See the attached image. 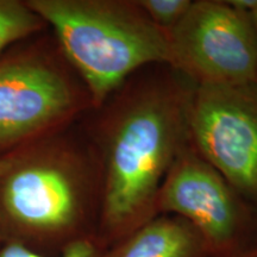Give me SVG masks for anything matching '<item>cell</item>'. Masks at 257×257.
Listing matches in <instances>:
<instances>
[{
	"mask_svg": "<svg viewBox=\"0 0 257 257\" xmlns=\"http://www.w3.org/2000/svg\"><path fill=\"white\" fill-rule=\"evenodd\" d=\"M195 87L169 64H153L81 119L101 166L96 240L105 249L157 216L161 185L191 142Z\"/></svg>",
	"mask_w": 257,
	"mask_h": 257,
	"instance_id": "6da1fadb",
	"label": "cell"
},
{
	"mask_svg": "<svg viewBox=\"0 0 257 257\" xmlns=\"http://www.w3.org/2000/svg\"><path fill=\"white\" fill-rule=\"evenodd\" d=\"M0 243L55 257L96 238L102 199L98 154L81 120L4 156Z\"/></svg>",
	"mask_w": 257,
	"mask_h": 257,
	"instance_id": "7a4b0ae2",
	"label": "cell"
},
{
	"mask_svg": "<svg viewBox=\"0 0 257 257\" xmlns=\"http://www.w3.org/2000/svg\"><path fill=\"white\" fill-rule=\"evenodd\" d=\"M98 108L138 70L170 64L168 40L137 0H27Z\"/></svg>",
	"mask_w": 257,
	"mask_h": 257,
	"instance_id": "3957f363",
	"label": "cell"
},
{
	"mask_svg": "<svg viewBox=\"0 0 257 257\" xmlns=\"http://www.w3.org/2000/svg\"><path fill=\"white\" fill-rule=\"evenodd\" d=\"M89 93L49 29L0 55V157L78 123Z\"/></svg>",
	"mask_w": 257,
	"mask_h": 257,
	"instance_id": "277c9868",
	"label": "cell"
},
{
	"mask_svg": "<svg viewBox=\"0 0 257 257\" xmlns=\"http://www.w3.org/2000/svg\"><path fill=\"white\" fill-rule=\"evenodd\" d=\"M156 212L184 218L210 257H232L257 243V207L246 201L192 142L179 154L157 194Z\"/></svg>",
	"mask_w": 257,
	"mask_h": 257,
	"instance_id": "5b68a950",
	"label": "cell"
},
{
	"mask_svg": "<svg viewBox=\"0 0 257 257\" xmlns=\"http://www.w3.org/2000/svg\"><path fill=\"white\" fill-rule=\"evenodd\" d=\"M166 35L169 66L195 86L255 83L257 38L251 14L231 0H193Z\"/></svg>",
	"mask_w": 257,
	"mask_h": 257,
	"instance_id": "8992f818",
	"label": "cell"
},
{
	"mask_svg": "<svg viewBox=\"0 0 257 257\" xmlns=\"http://www.w3.org/2000/svg\"><path fill=\"white\" fill-rule=\"evenodd\" d=\"M191 142L230 185L257 207V86H197Z\"/></svg>",
	"mask_w": 257,
	"mask_h": 257,
	"instance_id": "52a82bcc",
	"label": "cell"
},
{
	"mask_svg": "<svg viewBox=\"0 0 257 257\" xmlns=\"http://www.w3.org/2000/svg\"><path fill=\"white\" fill-rule=\"evenodd\" d=\"M102 257H210V253L187 220L159 214L106 248Z\"/></svg>",
	"mask_w": 257,
	"mask_h": 257,
	"instance_id": "ba28073f",
	"label": "cell"
},
{
	"mask_svg": "<svg viewBox=\"0 0 257 257\" xmlns=\"http://www.w3.org/2000/svg\"><path fill=\"white\" fill-rule=\"evenodd\" d=\"M48 29L27 0H0V55L18 42Z\"/></svg>",
	"mask_w": 257,
	"mask_h": 257,
	"instance_id": "9c48e42d",
	"label": "cell"
},
{
	"mask_svg": "<svg viewBox=\"0 0 257 257\" xmlns=\"http://www.w3.org/2000/svg\"><path fill=\"white\" fill-rule=\"evenodd\" d=\"M137 3L157 28L168 32L184 18L193 0H137Z\"/></svg>",
	"mask_w": 257,
	"mask_h": 257,
	"instance_id": "30bf717a",
	"label": "cell"
},
{
	"mask_svg": "<svg viewBox=\"0 0 257 257\" xmlns=\"http://www.w3.org/2000/svg\"><path fill=\"white\" fill-rule=\"evenodd\" d=\"M105 248L96 238H88L69 246L55 257H102ZM0 257H50L15 243H0Z\"/></svg>",
	"mask_w": 257,
	"mask_h": 257,
	"instance_id": "8fae6325",
	"label": "cell"
},
{
	"mask_svg": "<svg viewBox=\"0 0 257 257\" xmlns=\"http://www.w3.org/2000/svg\"><path fill=\"white\" fill-rule=\"evenodd\" d=\"M232 257H257V243L253 244V245L249 246L248 249L243 250L242 252L237 253Z\"/></svg>",
	"mask_w": 257,
	"mask_h": 257,
	"instance_id": "7c38bea8",
	"label": "cell"
},
{
	"mask_svg": "<svg viewBox=\"0 0 257 257\" xmlns=\"http://www.w3.org/2000/svg\"><path fill=\"white\" fill-rule=\"evenodd\" d=\"M252 17V22H253V27H255V31H256V38H257V3L255 5V8L252 9V11L250 12ZM255 85L257 86V72H256V79H255Z\"/></svg>",
	"mask_w": 257,
	"mask_h": 257,
	"instance_id": "4fadbf2b",
	"label": "cell"
},
{
	"mask_svg": "<svg viewBox=\"0 0 257 257\" xmlns=\"http://www.w3.org/2000/svg\"><path fill=\"white\" fill-rule=\"evenodd\" d=\"M4 165H5V159H4V157H0V170L3 169Z\"/></svg>",
	"mask_w": 257,
	"mask_h": 257,
	"instance_id": "5bb4252c",
	"label": "cell"
}]
</instances>
